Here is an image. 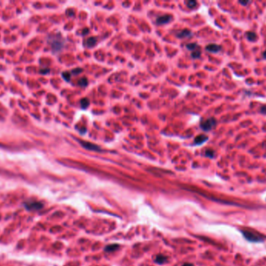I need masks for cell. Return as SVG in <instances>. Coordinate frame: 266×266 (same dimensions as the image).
Wrapping results in <instances>:
<instances>
[{
	"label": "cell",
	"instance_id": "obj_1",
	"mask_svg": "<svg viewBox=\"0 0 266 266\" xmlns=\"http://www.w3.org/2000/svg\"><path fill=\"white\" fill-rule=\"evenodd\" d=\"M243 237L247 240V241L254 242V243H260V242H263L265 240V237L261 235L258 233L254 230H248V229H243L240 230Z\"/></svg>",
	"mask_w": 266,
	"mask_h": 266
},
{
	"label": "cell",
	"instance_id": "obj_2",
	"mask_svg": "<svg viewBox=\"0 0 266 266\" xmlns=\"http://www.w3.org/2000/svg\"><path fill=\"white\" fill-rule=\"evenodd\" d=\"M48 42L51 45L53 52L55 53L60 52L65 45V40L63 39V38L60 34H54L49 37Z\"/></svg>",
	"mask_w": 266,
	"mask_h": 266
},
{
	"label": "cell",
	"instance_id": "obj_3",
	"mask_svg": "<svg viewBox=\"0 0 266 266\" xmlns=\"http://www.w3.org/2000/svg\"><path fill=\"white\" fill-rule=\"evenodd\" d=\"M216 124V120L214 118H209L208 120H205L201 123L202 129L205 131H209L215 127Z\"/></svg>",
	"mask_w": 266,
	"mask_h": 266
},
{
	"label": "cell",
	"instance_id": "obj_4",
	"mask_svg": "<svg viewBox=\"0 0 266 266\" xmlns=\"http://www.w3.org/2000/svg\"><path fill=\"white\" fill-rule=\"evenodd\" d=\"M81 143V145L82 147H84L85 148L87 149V150H90V151H101V149L100 148L99 146H97V145H95V144H92V143H90V142H87V141H80Z\"/></svg>",
	"mask_w": 266,
	"mask_h": 266
},
{
	"label": "cell",
	"instance_id": "obj_5",
	"mask_svg": "<svg viewBox=\"0 0 266 266\" xmlns=\"http://www.w3.org/2000/svg\"><path fill=\"white\" fill-rule=\"evenodd\" d=\"M25 207L28 210H39L43 207V205L40 202H28L25 204Z\"/></svg>",
	"mask_w": 266,
	"mask_h": 266
},
{
	"label": "cell",
	"instance_id": "obj_6",
	"mask_svg": "<svg viewBox=\"0 0 266 266\" xmlns=\"http://www.w3.org/2000/svg\"><path fill=\"white\" fill-rule=\"evenodd\" d=\"M170 20H171V16L168 14H165L158 17L157 20V23L159 25L165 24L169 23Z\"/></svg>",
	"mask_w": 266,
	"mask_h": 266
},
{
	"label": "cell",
	"instance_id": "obj_7",
	"mask_svg": "<svg viewBox=\"0 0 266 266\" xmlns=\"http://www.w3.org/2000/svg\"><path fill=\"white\" fill-rule=\"evenodd\" d=\"M206 49L208 52H213V53H216V52L220 51L221 46L215 44H210L207 45Z\"/></svg>",
	"mask_w": 266,
	"mask_h": 266
},
{
	"label": "cell",
	"instance_id": "obj_8",
	"mask_svg": "<svg viewBox=\"0 0 266 266\" xmlns=\"http://www.w3.org/2000/svg\"><path fill=\"white\" fill-rule=\"evenodd\" d=\"M208 140V137L204 134L198 135L195 137V144H201L202 143H204L205 141H206Z\"/></svg>",
	"mask_w": 266,
	"mask_h": 266
},
{
	"label": "cell",
	"instance_id": "obj_9",
	"mask_svg": "<svg viewBox=\"0 0 266 266\" xmlns=\"http://www.w3.org/2000/svg\"><path fill=\"white\" fill-rule=\"evenodd\" d=\"M191 32L188 29H184L183 31H179L177 34V36L180 38H188V37L191 36Z\"/></svg>",
	"mask_w": 266,
	"mask_h": 266
},
{
	"label": "cell",
	"instance_id": "obj_10",
	"mask_svg": "<svg viewBox=\"0 0 266 266\" xmlns=\"http://www.w3.org/2000/svg\"><path fill=\"white\" fill-rule=\"evenodd\" d=\"M119 248V245L118 244H110V245H107L106 246V247L104 248V251L106 252H113L117 250Z\"/></svg>",
	"mask_w": 266,
	"mask_h": 266
},
{
	"label": "cell",
	"instance_id": "obj_11",
	"mask_svg": "<svg viewBox=\"0 0 266 266\" xmlns=\"http://www.w3.org/2000/svg\"><path fill=\"white\" fill-rule=\"evenodd\" d=\"M167 257L164 256V255H162V254H159V255H157V258H156V260H155V261H156L157 263L160 264V265H162V264L167 262Z\"/></svg>",
	"mask_w": 266,
	"mask_h": 266
},
{
	"label": "cell",
	"instance_id": "obj_12",
	"mask_svg": "<svg viewBox=\"0 0 266 266\" xmlns=\"http://www.w3.org/2000/svg\"><path fill=\"white\" fill-rule=\"evenodd\" d=\"M246 37L250 42H254L257 39V34L253 31H248L246 33Z\"/></svg>",
	"mask_w": 266,
	"mask_h": 266
},
{
	"label": "cell",
	"instance_id": "obj_13",
	"mask_svg": "<svg viewBox=\"0 0 266 266\" xmlns=\"http://www.w3.org/2000/svg\"><path fill=\"white\" fill-rule=\"evenodd\" d=\"M97 43V39L95 38L94 37H91V38H89L87 40V47H94Z\"/></svg>",
	"mask_w": 266,
	"mask_h": 266
},
{
	"label": "cell",
	"instance_id": "obj_14",
	"mask_svg": "<svg viewBox=\"0 0 266 266\" xmlns=\"http://www.w3.org/2000/svg\"><path fill=\"white\" fill-rule=\"evenodd\" d=\"M80 105H81V107L82 109H87L89 106V105H90V102H89V100L87 98H82L80 101Z\"/></svg>",
	"mask_w": 266,
	"mask_h": 266
},
{
	"label": "cell",
	"instance_id": "obj_15",
	"mask_svg": "<svg viewBox=\"0 0 266 266\" xmlns=\"http://www.w3.org/2000/svg\"><path fill=\"white\" fill-rule=\"evenodd\" d=\"M78 84L81 87H86L88 84V80L86 77H82L78 81Z\"/></svg>",
	"mask_w": 266,
	"mask_h": 266
},
{
	"label": "cell",
	"instance_id": "obj_16",
	"mask_svg": "<svg viewBox=\"0 0 266 266\" xmlns=\"http://www.w3.org/2000/svg\"><path fill=\"white\" fill-rule=\"evenodd\" d=\"M62 77H63V79H65V81H70V79H71V73H69V72H68V71H65V72H63L62 73Z\"/></svg>",
	"mask_w": 266,
	"mask_h": 266
},
{
	"label": "cell",
	"instance_id": "obj_17",
	"mask_svg": "<svg viewBox=\"0 0 266 266\" xmlns=\"http://www.w3.org/2000/svg\"><path fill=\"white\" fill-rule=\"evenodd\" d=\"M200 56H201V52L198 51V50H195V51L191 53V56H192V58H194V59L199 58Z\"/></svg>",
	"mask_w": 266,
	"mask_h": 266
},
{
	"label": "cell",
	"instance_id": "obj_18",
	"mask_svg": "<svg viewBox=\"0 0 266 266\" xmlns=\"http://www.w3.org/2000/svg\"><path fill=\"white\" fill-rule=\"evenodd\" d=\"M198 46L196 43H190V44H188L186 45L187 49H189V50H194L195 51V49L196 47Z\"/></svg>",
	"mask_w": 266,
	"mask_h": 266
},
{
	"label": "cell",
	"instance_id": "obj_19",
	"mask_svg": "<svg viewBox=\"0 0 266 266\" xmlns=\"http://www.w3.org/2000/svg\"><path fill=\"white\" fill-rule=\"evenodd\" d=\"M187 6H188L189 8H195V6L197 5V3H196L195 1H189V2H187Z\"/></svg>",
	"mask_w": 266,
	"mask_h": 266
},
{
	"label": "cell",
	"instance_id": "obj_20",
	"mask_svg": "<svg viewBox=\"0 0 266 266\" xmlns=\"http://www.w3.org/2000/svg\"><path fill=\"white\" fill-rule=\"evenodd\" d=\"M206 156L209 157V158H213L214 156V151L212 150H207L206 151Z\"/></svg>",
	"mask_w": 266,
	"mask_h": 266
},
{
	"label": "cell",
	"instance_id": "obj_21",
	"mask_svg": "<svg viewBox=\"0 0 266 266\" xmlns=\"http://www.w3.org/2000/svg\"><path fill=\"white\" fill-rule=\"evenodd\" d=\"M82 71V69H80V68L74 69V70H73L72 71V73H74V74H79V73H81Z\"/></svg>",
	"mask_w": 266,
	"mask_h": 266
},
{
	"label": "cell",
	"instance_id": "obj_22",
	"mask_svg": "<svg viewBox=\"0 0 266 266\" xmlns=\"http://www.w3.org/2000/svg\"><path fill=\"white\" fill-rule=\"evenodd\" d=\"M261 112L263 114H266V105H264L261 108Z\"/></svg>",
	"mask_w": 266,
	"mask_h": 266
},
{
	"label": "cell",
	"instance_id": "obj_23",
	"mask_svg": "<svg viewBox=\"0 0 266 266\" xmlns=\"http://www.w3.org/2000/svg\"><path fill=\"white\" fill-rule=\"evenodd\" d=\"M239 3H240V4H242V5L246 6L247 4L250 3V2H248V1H239Z\"/></svg>",
	"mask_w": 266,
	"mask_h": 266
},
{
	"label": "cell",
	"instance_id": "obj_24",
	"mask_svg": "<svg viewBox=\"0 0 266 266\" xmlns=\"http://www.w3.org/2000/svg\"><path fill=\"white\" fill-rule=\"evenodd\" d=\"M182 266H194V265L191 263H184Z\"/></svg>",
	"mask_w": 266,
	"mask_h": 266
},
{
	"label": "cell",
	"instance_id": "obj_25",
	"mask_svg": "<svg viewBox=\"0 0 266 266\" xmlns=\"http://www.w3.org/2000/svg\"><path fill=\"white\" fill-rule=\"evenodd\" d=\"M48 72H49V70H41V73H48Z\"/></svg>",
	"mask_w": 266,
	"mask_h": 266
},
{
	"label": "cell",
	"instance_id": "obj_26",
	"mask_svg": "<svg viewBox=\"0 0 266 266\" xmlns=\"http://www.w3.org/2000/svg\"><path fill=\"white\" fill-rule=\"evenodd\" d=\"M263 57H264V59H266V50L265 52H264V53H263Z\"/></svg>",
	"mask_w": 266,
	"mask_h": 266
}]
</instances>
